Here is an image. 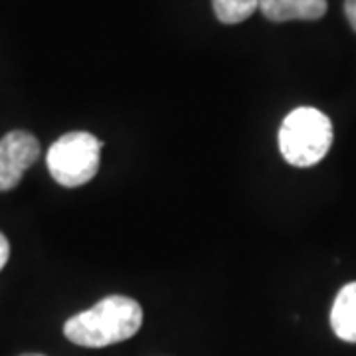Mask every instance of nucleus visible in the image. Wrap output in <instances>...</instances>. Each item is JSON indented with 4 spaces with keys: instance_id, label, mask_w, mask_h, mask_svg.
I'll return each mask as SVG.
<instances>
[{
    "instance_id": "f257e3e1",
    "label": "nucleus",
    "mask_w": 356,
    "mask_h": 356,
    "mask_svg": "<svg viewBox=\"0 0 356 356\" xmlns=\"http://www.w3.org/2000/svg\"><path fill=\"white\" fill-rule=\"evenodd\" d=\"M143 309L125 295H109L97 305L70 317L64 325L67 341L88 348H103L123 343L139 332Z\"/></svg>"
},
{
    "instance_id": "f03ea898",
    "label": "nucleus",
    "mask_w": 356,
    "mask_h": 356,
    "mask_svg": "<svg viewBox=\"0 0 356 356\" xmlns=\"http://www.w3.org/2000/svg\"><path fill=\"white\" fill-rule=\"evenodd\" d=\"M331 119L315 107H297L280 127V151L293 166L307 168L321 163L332 147Z\"/></svg>"
},
{
    "instance_id": "7ed1b4c3",
    "label": "nucleus",
    "mask_w": 356,
    "mask_h": 356,
    "mask_svg": "<svg viewBox=\"0 0 356 356\" xmlns=\"http://www.w3.org/2000/svg\"><path fill=\"white\" fill-rule=\"evenodd\" d=\"M102 140L86 131H74L56 140L46 163L51 178L65 188L88 184L102 163Z\"/></svg>"
},
{
    "instance_id": "20e7f679",
    "label": "nucleus",
    "mask_w": 356,
    "mask_h": 356,
    "mask_svg": "<svg viewBox=\"0 0 356 356\" xmlns=\"http://www.w3.org/2000/svg\"><path fill=\"white\" fill-rule=\"evenodd\" d=\"M40 143L28 131H10L0 139V192L13 191L38 161Z\"/></svg>"
},
{
    "instance_id": "39448f33",
    "label": "nucleus",
    "mask_w": 356,
    "mask_h": 356,
    "mask_svg": "<svg viewBox=\"0 0 356 356\" xmlns=\"http://www.w3.org/2000/svg\"><path fill=\"white\" fill-rule=\"evenodd\" d=\"M259 10L271 22L318 20L327 13V0H259Z\"/></svg>"
},
{
    "instance_id": "423d86ee",
    "label": "nucleus",
    "mask_w": 356,
    "mask_h": 356,
    "mask_svg": "<svg viewBox=\"0 0 356 356\" xmlns=\"http://www.w3.org/2000/svg\"><path fill=\"white\" fill-rule=\"evenodd\" d=\"M331 327L341 341L356 343V281L346 283L337 295L331 309Z\"/></svg>"
},
{
    "instance_id": "0eeeda50",
    "label": "nucleus",
    "mask_w": 356,
    "mask_h": 356,
    "mask_svg": "<svg viewBox=\"0 0 356 356\" xmlns=\"http://www.w3.org/2000/svg\"><path fill=\"white\" fill-rule=\"evenodd\" d=\"M212 6L222 24H240L259 8V0H212Z\"/></svg>"
},
{
    "instance_id": "6e6552de",
    "label": "nucleus",
    "mask_w": 356,
    "mask_h": 356,
    "mask_svg": "<svg viewBox=\"0 0 356 356\" xmlns=\"http://www.w3.org/2000/svg\"><path fill=\"white\" fill-rule=\"evenodd\" d=\"M8 257H10V243L6 240V236L0 232V271L8 264Z\"/></svg>"
},
{
    "instance_id": "1a4fd4ad",
    "label": "nucleus",
    "mask_w": 356,
    "mask_h": 356,
    "mask_svg": "<svg viewBox=\"0 0 356 356\" xmlns=\"http://www.w3.org/2000/svg\"><path fill=\"white\" fill-rule=\"evenodd\" d=\"M344 14L353 26V30L356 32V0H344Z\"/></svg>"
},
{
    "instance_id": "9d476101",
    "label": "nucleus",
    "mask_w": 356,
    "mask_h": 356,
    "mask_svg": "<svg viewBox=\"0 0 356 356\" xmlns=\"http://www.w3.org/2000/svg\"><path fill=\"white\" fill-rule=\"evenodd\" d=\"M24 356H44V355H24Z\"/></svg>"
}]
</instances>
